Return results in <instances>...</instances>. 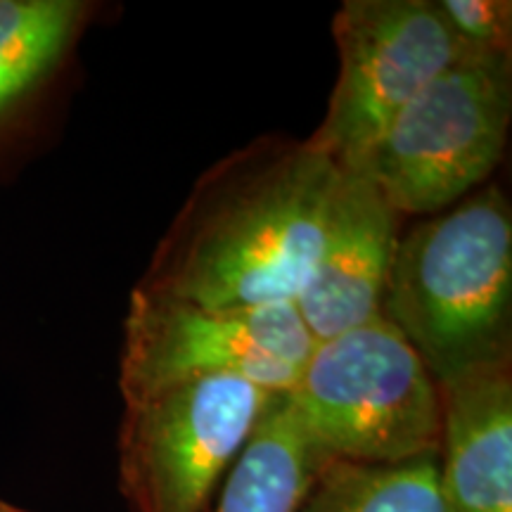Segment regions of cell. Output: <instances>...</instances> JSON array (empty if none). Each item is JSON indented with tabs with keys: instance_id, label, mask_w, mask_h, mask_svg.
I'll return each mask as SVG.
<instances>
[{
	"instance_id": "1",
	"label": "cell",
	"mask_w": 512,
	"mask_h": 512,
	"mask_svg": "<svg viewBox=\"0 0 512 512\" xmlns=\"http://www.w3.org/2000/svg\"><path fill=\"white\" fill-rule=\"evenodd\" d=\"M344 169L309 140L264 136L197 178L138 290L202 306L294 302Z\"/></svg>"
},
{
	"instance_id": "2",
	"label": "cell",
	"mask_w": 512,
	"mask_h": 512,
	"mask_svg": "<svg viewBox=\"0 0 512 512\" xmlns=\"http://www.w3.org/2000/svg\"><path fill=\"white\" fill-rule=\"evenodd\" d=\"M382 318L437 384L512 361V211L489 185L401 233Z\"/></svg>"
},
{
	"instance_id": "3",
	"label": "cell",
	"mask_w": 512,
	"mask_h": 512,
	"mask_svg": "<svg viewBox=\"0 0 512 512\" xmlns=\"http://www.w3.org/2000/svg\"><path fill=\"white\" fill-rule=\"evenodd\" d=\"M287 399L330 460L396 465L439 458V384L382 316L316 342Z\"/></svg>"
},
{
	"instance_id": "4",
	"label": "cell",
	"mask_w": 512,
	"mask_h": 512,
	"mask_svg": "<svg viewBox=\"0 0 512 512\" xmlns=\"http://www.w3.org/2000/svg\"><path fill=\"white\" fill-rule=\"evenodd\" d=\"M510 117V57H463L401 110L351 169L401 219H427L489 181L503 159Z\"/></svg>"
},
{
	"instance_id": "5",
	"label": "cell",
	"mask_w": 512,
	"mask_h": 512,
	"mask_svg": "<svg viewBox=\"0 0 512 512\" xmlns=\"http://www.w3.org/2000/svg\"><path fill=\"white\" fill-rule=\"evenodd\" d=\"M316 339L294 302L202 306L133 290L124 320V403L202 377H240L287 394Z\"/></svg>"
},
{
	"instance_id": "6",
	"label": "cell",
	"mask_w": 512,
	"mask_h": 512,
	"mask_svg": "<svg viewBox=\"0 0 512 512\" xmlns=\"http://www.w3.org/2000/svg\"><path fill=\"white\" fill-rule=\"evenodd\" d=\"M240 377H202L124 403L119 484L133 512H202L268 401Z\"/></svg>"
},
{
	"instance_id": "7",
	"label": "cell",
	"mask_w": 512,
	"mask_h": 512,
	"mask_svg": "<svg viewBox=\"0 0 512 512\" xmlns=\"http://www.w3.org/2000/svg\"><path fill=\"white\" fill-rule=\"evenodd\" d=\"M339 74L328 112L311 138L342 169L430 83L463 60L434 0H347L332 19Z\"/></svg>"
},
{
	"instance_id": "8",
	"label": "cell",
	"mask_w": 512,
	"mask_h": 512,
	"mask_svg": "<svg viewBox=\"0 0 512 512\" xmlns=\"http://www.w3.org/2000/svg\"><path fill=\"white\" fill-rule=\"evenodd\" d=\"M399 238L401 216L366 176L344 169L316 264L294 299L316 342L382 316Z\"/></svg>"
},
{
	"instance_id": "9",
	"label": "cell",
	"mask_w": 512,
	"mask_h": 512,
	"mask_svg": "<svg viewBox=\"0 0 512 512\" xmlns=\"http://www.w3.org/2000/svg\"><path fill=\"white\" fill-rule=\"evenodd\" d=\"M439 482L448 512H512V366L439 384Z\"/></svg>"
},
{
	"instance_id": "10",
	"label": "cell",
	"mask_w": 512,
	"mask_h": 512,
	"mask_svg": "<svg viewBox=\"0 0 512 512\" xmlns=\"http://www.w3.org/2000/svg\"><path fill=\"white\" fill-rule=\"evenodd\" d=\"M328 463L287 394H275L228 470L214 512H297Z\"/></svg>"
},
{
	"instance_id": "11",
	"label": "cell",
	"mask_w": 512,
	"mask_h": 512,
	"mask_svg": "<svg viewBox=\"0 0 512 512\" xmlns=\"http://www.w3.org/2000/svg\"><path fill=\"white\" fill-rule=\"evenodd\" d=\"M88 15L81 0H0V124L53 76Z\"/></svg>"
},
{
	"instance_id": "12",
	"label": "cell",
	"mask_w": 512,
	"mask_h": 512,
	"mask_svg": "<svg viewBox=\"0 0 512 512\" xmlns=\"http://www.w3.org/2000/svg\"><path fill=\"white\" fill-rule=\"evenodd\" d=\"M297 512H448L439 458L396 465L330 460Z\"/></svg>"
},
{
	"instance_id": "13",
	"label": "cell",
	"mask_w": 512,
	"mask_h": 512,
	"mask_svg": "<svg viewBox=\"0 0 512 512\" xmlns=\"http://www.w3.org/2000/svg\"><path fill=\"white\" fill-rule=\"evenodd\" d=\"M463 57H510L512 5L508 0H434Z\"/></svg>"
},
{
	"instance_id": "14",
	"label": "cell",
	"mask_w": 512,
	"mask_h": 512,
	"mask_svg": "<svg viewBox=\"0 0 512 512\" xmlns=\"http://www.w3.org/2000/svg\"><path fill=\"white\" fill-rule=\"evenodd\" d=\"M0 512H29V510L15 508V505H12V503H5V501H0Z\"/></svg>"
}]
</instances>
